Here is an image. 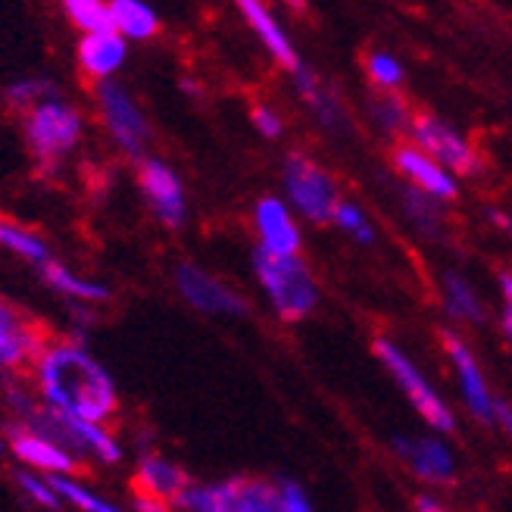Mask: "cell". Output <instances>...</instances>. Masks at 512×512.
Returning <instances> with one entry per match:
<instances>
[{"instance_id": "cell-1", "label": "cell", "mask_w": 512, "mask_h": 512, "mask_svg": "<svg viewBox=\"0 0 512 512\" xmlns=\"http://www.w3.org/2000/svg\"><path fill=\"white\" fill-rule=\"evenodd\" d=\"M35 384L41 406L66 419L107 425L119 409L113 375L75 341L44 344L35 360Z\"/></svg>"}, {"instance_id": "cell-2", "label": "cell", "mask_w": 512, "mask_h": 512, "mask_svg": "<svg viewBox=\"0 0 512 512\" xmlns=\"http://www.w3.org/2000/svg\"><path fill=\"white\" fill-rule=\"evenodd\" d=\"M253 272L263 285V294L269 297L272 310L285 322H300L313 316L319 303L316 278L300 256H272L260 247L253 250Z\"/></svg>"}, {"instance_id": "cell-3", "label": "cell", "mask_w": 512, "mask_h": 512, "mask_svg": "<svg viewBox=\"0 0 512 512\" xmlns=\"http://www.w3.org/2000/svg\"><path fill=\"white\" fill-rule=\"evenodd\" d=\"M85 138V116L66 100L54 97L32 107L25 116V141L29 150L47 166H60Z\"/></svg>"}, {"instance_id": "cell-4", "label": "cell", "mask_w": 512, "mask_h": 512, "mask_svg": "<svg viewBox=\"0 0 512 512\" xmlns=\"http://www.w3.org/2000/svg\"><path fill=\"white\" fill-rule=\"evenodd\" d=\"M281 185H285L288 194V207L300 213L306 222H331L341 203L338 182L306 153H288L285 166H281Z\"/></svg>"}, {"instance_id": "cell-5", "label": "cell", "mask_w": 512, "mask_h": 512, "mask_svg": "<svg viewBox=\"0 0 512 512\" xmlns=\"http://www.w3.org/2000/svg\"><path fill=\"white\" fill-rule=\"evenodd\" d=\"M185 512H278V484L263 478H228L216 484H188L175 500Z\"/></svg>"}, {"instance_id": "cell-6", "label": "cell", "mask_w": 512, "mask_h": 512, "mask_svg": "<svg viewBox=\"0 0 512 512\" xmlns=\"http://www.w3.org/2000/svg\"><path fill=\"white\" fill-rule=\"evenodd\" d=\"M375 356L381 360V366L391 372V378L400 384V391L406 394V400L413 403V409H419V416L428 422L431 431L438 434H453L456 431V419L453 409L444 403V397L428 384V378L419 372V366L409 360V356L388 338H378L372 344Z\"/></svg>"}, {"instance_id": "cell-7", "label": "cell", "mask_w": 512, "mask_h": 512, "mask_svg": "<svg viewBox=\"0 0 512 512\" xmlns=\"http://www.w3.org/2000/svg\"><path fill=\"white\" fill-rule=\"evenodd\" d=\"M94 97H97L100 122H104L113 144L122 153H128V157L144 160V147L150 141V122H147L138 100L128 94L119 82L97 85Z\"/></svg>"}, {"instance_id": "cell-8", "label": "cell", "mask_w": 512, "mask_h": 512, "mask_svg": "<svg viewBox=\"0 0 512 512\" xmlns=\"http://www.w3.org/2000/svg\"><path fill=\"white\" fill-rule=\"evenodd\" d=\"M406 135L413 138V144L419 150H425L434 163L444 166L453 178L456 175H475L478 172L475 150L444 119L431 116V113H413V122H409V132Z\"/></svg>"}, {"instance_id": "cell-9", "label": "cell", "mask_w": 512, "mask_h": 512, "mask_svg": "<svg viewBox=\"0 0 512 512\" xmlns=\"http://www.w3.org/2000/svg\"><path fill=\"white\" fill-rule=\"evenodd\" d=\"M138 188L147 200L150 213L157 216L166 228L185 225V219H188L185 185L169 163H163L157 157H144L138 163Z\"/></svg>"}, {"instance_id": "cell-10", "label": "cell", "mask_w": 512, "mask_h": 512, "mask_svg": "<svg viewBox=\"0 0 512 512\" xmlns=\"http://www.w3.org/2000/svg\"><path fill=\"white\" fill-rule=\"evenodd\" d=\"M175 288L194 310L207 316H244L247 313V300L238 291H232L213 272L200 269L194 263H182L175 269Z\"/></svg>"}, {"instance_id": "cell-11", "label": "cell", "mask_w": 512, "mask_h": 512, "mask_svg": "<svg viewBox=\"0 0 512 512\" xmlns=\"http://www.w3.org/2000/svg\"><path fill=\"white\" fill-rule=\"evenodd\" d=\"M7 447L25 469L44 478H72L79 469V456H72L63 444L29 425H16L7 438Z\"/></svg>"}, {"instance_id": "cell-12", "label": "cell", "mask_w": 512, "mask_h": 512, "mask_svg": "<svg viewBox=\"0 0 512 512\" xmlns=\"http://www.w3.org/2000/svg\"><path fill=\"white\" fill-rule=\"evenodd\" d=\"M441 344L450 356V363L456 369V378H459V388H463V400H466V409L484 425H494V403L497 397L491 394L488 388V378H484L475 353L469 350V344L453 335V331H441Z\"/></svg>"}, {"instance_id": "cell-13", "label": "cell", "mask_w": 512, "mask_h": 512, "mask_svg": "<svg viewBox=\"0 0 512 512\" xmlns=\"http://www.w3.org/2000/svg\"><path fill=\"white\" fill-rule=\"evenodd\" d=\"M253 225L260 250L272 256H300V225L294 219V210L278 197H260L253 207Z\"/></svg>"}, {"instance_id": "cell-14", "label": "cell", "mask_w": 512, "mask_h": 512, "mask_svg": "<svg viewBox=\"0 0 512 512\" xmlns=\"http://www.w3.org/2000/svg\"><path fill=\"white\" fill-rule=\"evenodd\" d=\"M391 447L409 466V472L422 481L447 484L456 475V456L441 434H428V438H406V434H397Z\"/></svg>"}, {"instance_id": "cell-15", "label": "cell", "mask_w": 512, "mask_h": 512, "mask_svg": "<svg viewBox=\"0 0 512 512\" xmlns=\"http://www.w3.org/2000/svg\"><path fill=\"white\" fill-rule=\"evenodd\" d=\"M44 350V338L29 316H22L13 303L0 300V372H16L22 366H35Z\"/></svg>"}, {"instance_id": "cell-16", "label": "cell", "mask_w": 512, "mask_h": 512, "mask_svg": "<svg viewBox=\"0 0 512 512\" xmlns=\"http://www.w3.org/2000/svg\"><path fill=\"white\" fill-rule=\"evenodd\" d=\"M394 166L397 172L409 182V188H416L434 200H453L459 194L456 178L438 166L425 150H419L416 144H400L394 147Z\"/></svg>"}, {"instance_id": "cell-17", "label": "cell", "mask_w": 512, "mask_h": 512, "mask_svg": "<svg viewBox=\"0 0 512 512\" xmlns=\"http://www.w3.org/2000/svg\"><path fill=\"white\" fill-rule=\"evenodd\" d=\"M75 60H79V69L91 82H97V85L113 82V75L128 60V41L116 32L82 35L79 44H75Z\"/></svg>"}, {"instance_id": "cell-18", "label": "cell", "mask_w": 512, "mask_h": 512, "mask_svg": "<svg viewBox=\"0 0 512 512\" xmlns=\"http://www.w3.org/2000/svg\"><path fill=\"white\" fill-rule=\"evenodd\" d=\"M135 484H138V494L175 506V500L188 491L191 481L172 459H166L160 453H144L135 469Z\"/></svg>"}, {"instance_id": "cell-19", "label": "cell", "mask_w": 512, "mask_h": 512, "mask_svg": "<svg viewBox=\"0 0 512 512\" xmlns=\"http://www.w3.org/2000/svg\"><path fill=\"white\" fill-rule=\"evenodd\" d=\"M238 10H241V16L247 19L250 29L256 32V38H260V44L269 50V57H272L278 66H285L291 75H297V72L303 69L300 54L294 50V44H291V38L285 35V29L278 25V19L269 13V7L256 4V0H241Z\"/></svg>"}, {"instance_id": "cell-20", "label": "cell", "mask_w": 512, "mask_h": 512, "mask_svg": "<svg viewBox=\"0 0 512 512\" xmlns=\"http://www.w3.org/2000/svg\"><path fill=\"white\" fill-rule=\"evenodd\" d=\"M113 32L125 41H147L160 32V16L144 0H110Z\"/></svg>"}, {"instance_id": "cell-21", "label": "cell", "mask_w": 512, "mask_h": 512, "mask_svg": "<svg viewBox=\"0 0 512 512\" xmlns=\"http://www.w3.org/2000/svg\"><path fill=\"white\" fill-rule=\"evenodd\" d=\"M41 278L47 281V288H54L57 294H63L69 300H79V303H104V300H110V288L104 285V281L75 275L72 269H66L57 260L41 269Z\"/></svg>"}, {"instance_id": "cell-22", "label": "cell", "mask_w": 512, "mask_h": 512, "mask_svg": "<svg viewBox=\"0 0 512 512\" xmlns=\"http://www.w3.org/2000/svg\"><path fill=\"white\" fill-rule=\"evenodd\" d=\"M0 247L10 250V253H16L19 260L32 263V266H38V269H44L47 263H54V253H50V244H47L38 232H32V228H25V225H16V222H10V219H4V216H0Z\"/></svg>"}, {"instance_id": "cell-23", "label": "cell", "mask_w": 512, "mask_h": 512, "mask_svg": "<svg viewBox=\"0 0 512 512\" xmlns=\"http://www.w3.org/2000/svg\"><path fill=\"white\" fill-rule=\"evenodd\" d=\"M444 306L447 313L459 322H481L484 319V310H481V300L478 294L472 291V285L456 272H447L444 275Z\"/></svg>"}, {"instance_id": "cell-24", "label": "cell", "mask_w": 512, "mask_h": 512, "mask_svg": "<svg viewBox=\"0 0 512 512\" xmlns=\"http://www.w3.org/2000/svg\"><path fill=\"white\" fill-rule=\"evenodd\" d=\"M63 13H66V19H69L82 35L113 32L110 4H104V0H66V4H63Z\"/></svg>"}, {"instance_id": "cell-25", "label": "cell", "mask_w": 512, "mask_h": 512, "mask_svg": "<svg viewBox=\"0 0 512 512\" xmlns=\"http://www.w3.org/2000/svg\"><path fill=\"white\" fill-rule=\"evenodd\" d=\"M50 484H54V491L60 494L63 503L75 506L79 512H128V509L110 503L107 497L94 494L91 488H85V484L75 478H50Z\"/></svg>"}, {"instance_id": "cell-26", "label": "cell", "mask_w": 512, "mask_h": 512, "mask_svg": "<svg viewBox=\"0 0 512 512\" xmlns=\"http://www.w3.org/2000/svg\"><path fill=\"white\" fill-rule=\"evenodd\" d=\"M372 119L378 122L381 132L400 135V132H409V122H413V113L406 110V100L397 97V94L391 91V94H381V97L372 100Z\"/></svg>"}, {"instance_id": "cell-27", "label": "cell", "mask_w": 512, "mask_h": 512, "mask_svg": "<svg viewBox=\"0 0 512 512\" xmlns=\"http://www.w3.org/2000/svg\"><path fill=\"white\" fill-rule=\"evenodd\" d=\"M403 210H406L409 222H413L416 228H422V232H428V235L441 232V200H434L416 188H406Z\"/></svg>"}, {"instance_id": "cell-28", "label": "cell", "mask_w": 512, "mask_h": 512, "mask_svg": "<svg viewBox=\"0 0 512 512\" xmlns=\"http://www.w3.org/2000/svg\"><path fill=\"white\" fill-rule=\"evenodd\" d=\"M366 75L384 94H391L403 85V66L394 54H388V50H372L366 57Z\"/></svg>"}, {"instance_id": "cell-29", "label": "cell", "mask_w": 512, "mask_h": 512, "mask_svg": "<svg viewBox=\"0 0 512 512\" xmlns=\"http://www.w3.org/2000/svg\"><path fill=\"white\" fill-rule=\"evenodd\" d=\"M331 222H335L341 232H347L353 241H360V244H372L375 241V225L369 222L366 210H360L350 200L338 203V210H335V216H331Z\"/></svg>"}, {"instance_id": "cell-30", "label": "cell", "mask_w": 512, "mask_h": 512, "mask_svg": "<svg viewBox=\"0 0 512 512\" xmlns=\"http://www.w3.org/2000/svg\"><path fill=\"white\" fill-rule=\"evenodd\" d=\"M16 484H19V491H22L25 497H29L35 506H41V509H60V506H63L60 494L54 491V484H50V478H44V475L19 472V475H16Z\"/></svg>"}, {"instance_id": "cell-31", "label": "cell", "mask_w": 512, "mask_h": 512, "mask_svg": "<svg viewBox=\"0 0 512 512\" xmlns=\"http://www.w3.org/2000/svg\"><path fill=\"white\" fill-rule=\"evenodd\" d=\"M10 100L19 107H38L44 104V100H54L57 91H54V82H47V79H25V82H16L10 85Z\"/></svg>"}, {"instance_id": "cell-32", "label": "cell", "mask_w": 512, "mask_h": 512, "mask_svg": "<svg viewBox=\"0 0 512 512\" xmlns=\"http://www.w3.org/2000/svg\"><path fill=\"white\" fill-rule=\"evenodd\" d=\"M278 512H316V509L297 481H281L278 484Z\"/></svg>"}, {"instance_id": "cell-33", "label": "cell", "mask_w": 512, "mask_h": 512, "mask_svg": "<svg viewBox=\"0 0 512 512\" xmlns=\"http://www.w3.org/2000/svg\"><path fill=\"white\" fill-rule=\"evenodd\" d=\"M250 122L263 138H281V132H285V122H281L278 110H272L269 104H256L250 110Z\"/></svg>"}, {"instance_id": "cell-34", "label": "cell", "mask_w": 512, "mask_h": 512, "mask_svg": "<svg viewBox=\"0 0 512 512\" xmlns=\"http://www.w3.org/2000/svg\"><path fill=\"white\" fill-rule=\"evenodd\" d=\"M494 425H500L512 438V406L509 403H503V400L494 403Z\"/></svg>"}, {"instance_id": "cell-35", "label": "cell", "mask_w": 512, "mask_h": 512, "mask_svg": "<svg viewBox=\"0 0 512 512\" xmlns=\"http://www.w3.org/2000/svg\"><path fill=\"white\" fill-rule=\"evenodd\" d=\"M135 512H172V506L163 503V500H153V497L138 494V497H135Z\"/></svg>"}, {"instance_id": "cell-36", "label": "cell", "mask_w": 512, "mask_h": 512, "mask_svg": "<svg viewBox=\"0 0 512 512\" xmlns=\"http://www.w3.org/2000/svg\"><path fill=\"white\" fill-rule=\"evenodd\" d=\"M416 512H450L444 503H438L434 497H428V494H419L416 497Z\"/></svg>"}, {"instance_id": "cell-37", "label": "cell", "mask_w": 512, "mask_h": 512, "mask_svg": "<svg viewBox=\"0 0 512 512\" xmlns=\"http://www.w3.org/2000/svg\"><path fill=\"white\" fill-rule=\"evenodd\" d=\"M500 291L506 297V313H512V272H503L500 275Z\"/></svg>"}, {"instance_id": "cell-38", "label": "cell", "mask_w": 512, "mask_h": 512, "mask_svg": "<svg viewBox=\"0 0 512 512\" xmlns=\"http://www.w3.org/2000/svg\"><path fill=\"white\" fill-rule=\"evenodd\" d=\"M491 219H494L500 228H512V219H509V216H503V213H497V210H491Z\"/></svg>"}, {"instance_id": "cell-39", "label": "cell", "mask_w": 512, "mask_h": 512, "mask_svg": "<svg viewBox=\"0 0 512 512\" xmlns=\"http://www.w3.org/2000/svg\"><path fill=\"white\" fill-rule=\"evenodd\" d=\"M503 335L512 341V313H503Z\"/></svg>"}, {"instance_id": "cell-40", "label": "cell", "mask_w": 512, "mask_h": 512, "mask_svg": "<svg viewBox=\"0 0 512 512\" xmlns=\"http://www.w3.org/2000/svg\"><path fill=\"white\" fill-rule=\"evenodd\" d=\"M7 450V438H4V434H0V453H4Z\"/></svg>"}]
</instances>
